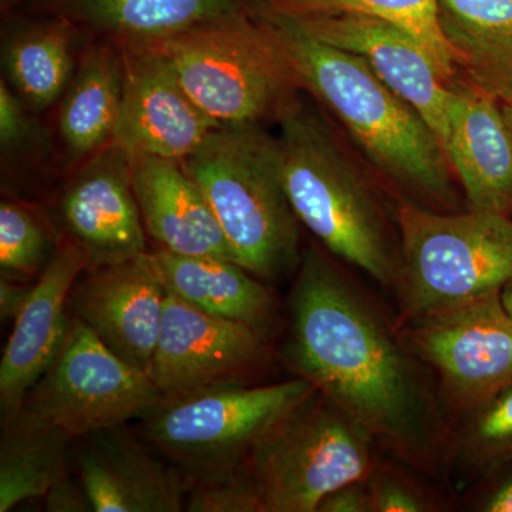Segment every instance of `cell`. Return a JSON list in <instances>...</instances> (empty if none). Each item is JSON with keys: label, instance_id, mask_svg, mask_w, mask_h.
I'll return each instance as SVG.
<instances>
[{"label": "cell", "instance_id": "d6986e66", "mask_svg": "<svg viewBox=\"0 0 512 512\" xmlns=\"http://www.w3.org/2000/svg\"><path fill=\"white\" fill-rule=\"evenodd\" d=\"M130 167L144 228L160 249L237 262L210 204L183 164L140 157L130 160Z\"/></svg>", "mask_w": 512, "mask_h": 512}, {"label": "cell", "instance_id": "836d02e7", "mask_svg": "<svg viewBox=\"0 0 512 512\" xmlns=\"http://www.w3.org/2000/svg\"><path fill=\"white\" fill-rule=\"evenodd\" d=\"M33 284L29 285L15 279H0V318L5 320L18 318L25 303L28 302Z\"/></svg>", "mask_w": 512, "mask_h": 512}, {"label": "cell", "instance_id": "83f0119b", "mask_svg": "<svg viewBox=\"0 0 512 512\" xmlns=\"http://www.w3.org/2000/svg\"><path fill=\"white\" fill-rule=\"evenodd\" d=\"M461 417L450 450L464 467L491 470L512 460V383Z\"/></svg>", "mask_w": 512, "mask_h": 512}, {"label": "cell", "instance_id": "52a82bcc", "mask_svg": "<svg viewBox=\"0 0 512 512\" xmlns=\"http://www.w3.org/2000/svg\"><path fill=\"white\" fill-rule=\"evenodd\" d=\"M372 437L315 390L261 437L242 463L264 512H316L326 495L367 481Z\"/></svg>", "mask_w": 512, "mask_h": 512}, {"label": "cell", "instance_id": "3957f363", "mask_svg": "<svg viewBox=\"0 0 512 512\" xmlns=\"http://www.w3.org/2000/svg\"><path fill=\"white\" fill-rule=\"evenodd\" d=\"M276 124L282 183L298 221L335 258L394 289L400 247L382 202L335 134L302 99Z\"/></svg>", "mask_w": 512, "mask_h": 512}, {"label": "cell", "instance_id": "ba28073f", "mask_svg": "<svg viewBox=\"0 0 512 512\" xmlns=\"http://www.w3.org/2000/svg\"><path fill=\"white\" fill-rule=\"evenodd\" d=\"M302 377L232 384L163 399L144 417L151 447L191 481L237 474L256 441L315 392Z\"/></svg>", "mask_w": 512, "mask_h": 512}, {"label": "cell", "instance_id": "5b68a950", "mask_svg": "<svg viewBox=\"0 0 512 512\" xmlns=\"http://www.w3.org/2000/svg\"><path fill=\"white\" fill-rule=\"evenodd\" d=\"M181 164L238 265L265 281L299 268V221L282 183L276 137L258 124L220 126Z\"/></svg>", "mask_w": 512, "mask_h": 512}, {"label": "cell", "instance_id": "4fadbf2b", "mask_svg": "<svg viewBox=\"0 0 512 512\" xmlns=\"http://www.w3.org/2000/svg\"><path fill=\"white\" fill-rule=\"evenodd\" d=\"M167 293L153 252H144L84 269L70 291L69 309L111 352L150 375Z\"/></svg>", "mask_w": 512, "mask_h": 512}, {"label": "cell", "instance_id": "f1b7e54d", "mask_svg": "<svg viewBox=\"0 0 512 512\" xmlns=\"http://www.w3.org/2000/svg\"><path fill=\"white\" fill-rule=\"evenodd\" d=\"M188 512H264L258 495L241 471L232 476L188 483Z\"/></svg>", "mask_w": 512, "mask_h": 512}, {"label": "cell", "instance_id": "603a6c76", "mask_svg": "<svg viewBox=\"0 0 512 512\" xmlns=\"http://www.w3.org/2000/svg\"><path fill=\"white\" fill-rule=\"evenodd\" d=\"M165 288L195 308L268 333L275 318L272 292L229 259L153 252Z\"/></svg>", "mask_w": 512, "mask_h": 512}, {"label": "cell", "instance_id": "d590c367", "mask_svg": "<svg viewBox=\"0 0 512 512\" xmlns=\"http://www.w3.org/2000/svg\"><path fill=\"white\" fill-rule=\"evenodd\" d=\"M36 0H0V10L3 16L13 15L20 8H29Z\"/></svg>", "mask_w": 512, "mask_h": 512}, {"label": "cell", "instance_id": "ac0fdd59", "mask_svg": "<svg viewBox=\"0 0 512 512\" xmlns=\"http://www.w3.org/2000/svg\"><path fill=\"white\" fill-rule=\"evenodd\" d=\"M444 153L473 210L510 214L512 136L493 93L476 83L451 86Z\"/></svg>", "mask_w": 512, "mask_h": 512}, {"label": "cell", "instance_id": "7402d4cb", "mask_svg": "<svg viewBox=\"0 0 512 512\" xmlns=\"http://www.w3.org/2000/svg\"><path fill=\"white\" fill-rule=\"evenodd\" d=\"M123 83L120 46L93 37L77 63L57 117L60 140L74 163L86 161L113 143Z\"/></svg>", "mask_w": 512, "mask_h": 512}, {"label": "cell", "instance_id": "ffe728a7", "mask_svg": "<svg viewBox=\"0 0 512 512\" xmlns=\"http://www.w3.org/2000/svg\"><path fill=\"white\" fill-rule=\"evenodd\" d=\"M30 12L63 16L89 37L133 42L228 16L261 15L264 0H36Z\"/></svg>", "mask_w": 512, "mask_h": 512}, {"label": "cell", "instance_id": "8fae6325", "mask_svg": "<svg viewBox=\"0 0 512 512\" xmlns=\"http://www.w3.org/2000/svg\"><path fill=\"white\" fill-rule=\"evenodd\" d=\"M269 362L268 333L210 315L167 293L150 370L163 399L211 387L251 384Z\"/></svg>", "mask_w": 512, "mask_h": 512}, {"label": "cell", "instance_id": "2e32d148", "mask_svg": "<svg viewBox=\"0 0 512 512\" xmlns=\"http://www.w3.org/2000/svg\"><path fill=\"white\" fill-rule=\"evenodd\" d=\"M77 477L94 512H180L187 477L160 460L127 424L80 439Z\"/></svg>", "mask_w": 512, "mask_h": 512}, {"label": "cell", "instance_id": "277c9868", "mask_svg": "<svg viewBox=\"0 0 512 512\" xmlns=\"http://www.w3.org/2000/svg\"><path fill=\"white\" fill-rule=\"evenodd\" d=\"M133 43L167 63L188 96L218 126L278 120L301 99V79L278 26L235 15Z\"/></svg>", "mask_w": 512, "mask_h": 512}, {"label": "cell", "instance_id": "7a4b0ae2", "mask_svg": "<svg viewBox=\"0 0 512 512\" xmlns=\"http://www.w3.org/2000/svg\"><path fill=\"white\" fill-rule=\"evenodd\" d=\"M266 18L278 26L303 90L336 117L380 173L421 201L439 207L456 202L443 146L412 104L359 56Z\"/></svg>", "mask_w": 512, "mask_h": 512}, {"label": "cell", "instance_id": "7c38bea8", "mask_svg": "<svg viewBox=\"0 0 512 512\" xmlns=\"http://www.w3.org/2000/svg\"><path fill=\"white\" fill-rule=\"evenodd\" d=\"M57 212L62 238L82 252L86 269L119 264L147 252L130 158L117 144L77 165L60 194Z\"/></svg>", "mask_w": 512, "mask_h": 512}, {"label": "cell", "instance_id": "9c48e42d", "mask_svg": "<svg viewBox=\"0 0 512 512\" xmlns=\"http://www.w3.org/2000/svg\"><path fill=\"white\" fill-rule=\"evenodd\" d=\"M161 400L148 373L111 352L70 312L62 349L23 407L74 441L144 419Z\"/></svg>", "mask_w": 512, "mask_h": 512}, {"label": "cell", "instance_id": "e0dca14e", "mask_svg": "<svg viewBox=\"0 0 512 512\" xmlns=\"http://www.w3.org/2000/svg\"><path fill=\"white\" fill-rule=\"evenodd\" d=\"M84 269L86 261L82 252L62 238L52 261L33 284L3 352L0 362L2 419L22 409L29 390L62 349L70 325V291Z\"/></svg>", "mask_w": 512, "mask_h": 512}, {"label": "cell", "instance_id": "8d00e7d4", "mask_svg": "<svg viewBox=\"0 0 512 512\" xmlns=\"http://www.w3.org/2000/svg\"><path fill=\"white\" fill-rule=\"evenodd\" d=\"M501 301H503L505 309H507L508 313L512 316V282L501 289Z\"/></svg>", "mask_w": 512, "mask_h": 512}, {"label": "cell", "instance_id": "d6a6232c", "mask_svg": "<svg viewBox=\"0 0 512 512\" xmlns=\"http://www.w3.org/2000/svg\"><path fill=\"white\" fill-rule=\"evenodd\" d=\"M316 512H372L367 481L343 485L323 498Z\"/></svg>", "mask_w": 512, "mask_h": 512}, {"label": "cell", "instance_id": "cb8c5ba5", "mask_svg": "<svg viewBox=\"0 0 512 512\" xmlns=\"http://www.w3.org/2000/svg\"><path fill=\"white\" fill-rule=\"evenodd\" d=\"M439 15L473 82L512 103V0H439Z\"/></svg>", "mask_w": 512, "mask_h": 512}, {"label": "cell", "instance_id": "8992f818", "mask_svg": "<svg viewBox=\"0 0 512 512\" xmlns=\"http://www.w3.org/2000/svg\"><path fill=\"white\" fill-rule=\"evenodd\" d=\"M399 325L456 308L512 282V218L473 210L443 214L399 198Z\"/></svg>", "mask_w": 512, "mask_h": 512}, {"label": "cell", "instance_id": "f546056e", "mask_svg": "<svg viewBox=\"0 0 512 512\" xmlns=\"http://www.w3.org/2000/svg\"><path fill=\"white\" fill-rule=\"evenodd\" d=\"M372 512H430L436 501L416 481L394 467L376 464L367 478Z\"/></svg>", "mask_w": 512, "mask_h": 512}, {"label": "cell", "instance_id": "484cf974", "mask_svg": "<svg viewBox=\"0 0 512 512\" xmlns=\"http://www.w3.org/2000/svg\"><path fill=\"white\" fill-rule=\"evenodd\" d=\"M352 13L370 16L399 26L420 43L451 84L460 53L441 28L439 0H264L261 15L278 18Z\"/></svg>", "mask_w": 512, "mask_h": 512}, {"label": "cell", "instance_id": "4dcf8cb0", "mask_svg": "<svg viewBox=\"0 0 512 512\" xmlns=\"http://www.w3.org/2000/svg\"><path fill=\"white\" fill-rule=\"evenodd\" d=\"M29 107L13 92L5 79L0 82V146L3 153H12L29 144L35 137V121Z\"/></svg>", "mask_w": 512, "mask_h": 512}, {"label": "cell", "instance_id": "d4e9b609", "mask_svg": "<svg viewBox=\"0 0 512 512\" xmlns=\"http://www.w3.org/2000/svg\"><path fill=\"white\" fill-rule=\"evenodd\" d=\"M70 443L66 434L25 407L2 419L0 512L45 498L53 485L70 474Z\"/></svg>", "mask_w": 512, "mask_h": 512}, {"label": "cell", "instance_id": "44dd1931", "mask_svg": "<svg viewBox=\"0 0 512 512\" xmlns=\"http://www.w3.org/2000/svg\"><path fill=\"white\" fill-rule=\"evenodd\" d=\"M33 15L6 16L2 63L13 92L30 110L40 111L66 92L77 67L74 49L80 37L89 35L63 16Z\"/></svg>", "mask_w": 512, "mask_h": 512}, {"label": "cell", "instance_id": "9a60e30c", "mask_svg": "<svg viewBox=\"0 0 512 512\" xmlns=\"http://www.w3.org/2000/svg\"><path fill=\"white\" fill-rule=\"evenodd\" d=\"M279 19L303 35L365 60L380 80L419 111L444 150L451 84L410 33L384 20L352 13Z\"/></svg>", "mask_w": 512, "mask_h": 512}, {"label": "cell", "instance_id": "1f68e13d", "mask_svg": "<svg viewBox=\"0 0 512 512\" xmlns=\"http://www.w3.org/2000/svg\"><path fill=\"white\" fill-rule=\"evenodd\" d=\"M46 511L49 512H86L93 511L89 497L84 491L79 477L74 480L72 474H67L45 497Z\"/></svg>", "mask_w": 512, "mask_h": 512}, {"label": "cell", "instance_id": "6da1fadb", "mask_svg": "<svg viewBox=\"0 0 512 512\" xmlns=\"http://www.w3.org/2000/svg\"><path fill=\"white\" fill-rule=\"evenodd\" d=\"M284 359L375 443L436 471L447 434L433 377L369 295L318 247L299 264Z\"/></svg>", "mask_w": 512, "mask_h": 512}, {"label": "cell", "instance_id": "5bb4252c", "mask_svg": "<svg viewBox=\"0 0 512 512\" xmlns=\"http://www.w3.org/2000/svg\"><path fill=\"white\" fill-rule=\"evenodd\" d=\"M117 45L124 83L113 143L130 160L183 163L220 126L194 103L160 56L133 43Z\"/></svg>", "mask_w": 512, "mask_h": 512}, {"label": "cell", "instance_id": "4316f807", "mask_svg": "<svg viewBox=\"0 0 512 512\" xmlns=\"http://www.w3.org/2000/svg\"><path fill=\"white\" fill-rule=\"evenodd\" d=\"M62 238L40 211L22 201L0 204V269L2 278L28 282L39 279L55 256Z\"/></svg>", "mask_w": 512, "mask_h": 512}, {"label": "cell", "instance_id": "30bf717a", "mask_svg": "<svg viewBox=\"0 0 512 512\" xmlns=\"http://www.w3.org/2000/svg\"><path fill=\"white\" fill-rule=\"evenodd\" d=\"M397 326L450 412H473L512 383V316L501 291Z\"/></svg>", "mask_w": 512, "mask_h": 512}, {"label": "cell", "instance_id": "e575fe53", "mask_svg": "<svg viewBox=\"0 0 512 512\" xmlns=\"http://www.w3.org/2000/svg\"><path fill=\"white\" fill-rule=\"evenodd\" d=\"M477 505L478 511L512 512V474L491 487Z\"/></svg>", "mask_w": 512, "mask_h": 512}, {"label": "cell", "instance_id": "74e56055", "mask_svg": "<svg viewBox=\"0 0 512 512\" xmlns=\"http://www.w3.org/2000/svg\"><path fill=\"white\" fill-rule=\"evenodd\" d=\"M501 109H503L504 119L507 121V126L510 128L512 136V103L501 104Z\"/></svg>", "mask_w": 512, "mask_h": 512}]
</instances>
